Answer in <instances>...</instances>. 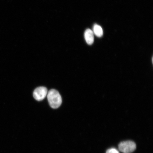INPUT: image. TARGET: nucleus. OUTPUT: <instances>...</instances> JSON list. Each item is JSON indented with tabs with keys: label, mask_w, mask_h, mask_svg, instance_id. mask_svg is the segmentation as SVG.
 <instances>
[{
	"label": "nucleus",
	"mask_w": 153,
	"mask_h": 153,
	"mask_svg": "<svg viewBox=\"0 0 153 153\" xmlns=\"http://www.w3.org/2000/svg\"><path fill=\"white\" fill-rule=\"evenodd\" d=\"M47 98L51 108H57L60 106L62 102V97L59 92L55 89H51L47 94Z\"/></svg>",
	"instance_id": "f257e3e1"
},
{
	"label": "nucleus",
	"mask_w": 153,
	"mask_h": 153,
	"mask_svg": "<svg viewBox=\"0 0 153 153\" xmlns=\"http://www.w3.org/2000/svg\"><path fill=\"white\" fill-rule=\"evenodd\" d=\"M118 148L120 152L123 153H131L135 150L136 145L132 141H123L118 145Z\"/></svg>",
	"instance_id": "f03ea898"
},
{
	"label": "nucleus",
	"mask_w": 153,
	"mask_h": 153,
	"mask_svg": "<svg viewBox=\"0 0 153 153\" xmlns=\"http://www.w3.org/2000/svg\"><path fill=\"white\" fill-rule=\"evenodd\" d=\"M85 38L88 45H92L94 42V36L92 30L90 29L86 30L85 33Z\"/></svg>",
	"instance_id": "20e7f679"
},
{
	"label": "nucleus",
	"mask_w": 153,
	"mask_h": 153,
	"mask_svg": "<svg viewBox=\"0 0 153 153\" xmlns=\"http://www.w3.org/2000/svg\"><path fill=\"white\" fill-rule=\"evenodd\" d=\"M106 153H120L119 151L115 148H111L106 151Z\"/></svg>",
	"instance_id": "423d86ee"
},
{
	"label": "nucleus",
	"mask_w": 153,
	"mask_h": 153,
	"mask_svg": "<svg viewBox=\"0 0 153 153\" xmlns=\"http://www.w3.org/2000/svg\"><path fill=\"white\" fill-rule=\"evenodd\" d=\"M93 32L96 36L98 37H102L103 34V30L100 26L97 24L94 25Z\"/></svg>",
	"instance_id": "39448f33"
},
{
	"label": "nucleus",
	"mask_w": 153,
	"mask_h": 153,
	"mask_svg": "<svg viewBox=\"0 0 153 153\" xmlns=\"http://www.w3.org/2000/svg\"><path fill=\"white\" fill-rule=\"evenodd\" d=\"M48 90L46 88L43 87L37 88L33 92L34 98L38 101H41L45 99L48 94Z\"/></svg>",
	"instance_id": "7ed1b4c3"
}]
</instances>
